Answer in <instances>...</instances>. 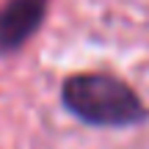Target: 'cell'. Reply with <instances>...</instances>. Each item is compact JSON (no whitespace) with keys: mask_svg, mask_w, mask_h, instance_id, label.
<instances>
[{"mask_svg":"<svg viewBox=\"0 0 149 149\" xmlns=\"http://www.w3.org/2000/svg\"><path fill=\"white\" fill-rule=\"evenodd\" d=\"M64 108L94 127H130L146 122L149 111L124 80L105 72H77L61 86Z\"/></svg>","mask_w":149,"mask_h":149,"instance_id":"1","label":"cell"},{"mask_svg":"<svg viewBox=\"0 0 149 149\" xmlns=\"http://www.w3.org/2000/svg\"><path fill=\"white\" fill-rule=\"evenodd\" d=\"M47 0H8L0 8V55H11L42 28Z\"/></svg>","mask_w":149,"mask_h":149,"instance_id":"2","label":"cell"}]
</instances>
